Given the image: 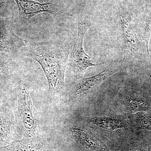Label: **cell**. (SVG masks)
<instances>
[{"label":"cell","mask_w":151,"mask_h":151,"mask_svg":"<svg viewBox=\"0 0 151 151\" xmlns=\"http://www.w3.org/2000/svg\"><path fill=\"white\" fill-rule=\"evenodd\" d=\"M149 151H151V148L150 149V150H149Z\"/></svg>","instance_id":"obj_15"},{"label":"cell","mask_w":151,"mask_h":151,"mask_svg":"<svg viewBox=\"0 0 151 151\" xmlns=\"http://www.w3.org/2000/svg\"><path fill=\"white\" fill-rule=\"evenodd\" d=\"M72 131L80 142L86 147L95 150L97 148V142L88 131L80 128H74Z\"/></svg>","instance_id":"obj_12"},{"label":"cell","mask_w":151,"mask_h":151,"mask_svg":"<svg viewBox=\"0 0 151 151\" xmlns=\"http://www.w3.org/2000/svg\"><path fill=\"white\" fill-rule=\"evenodd\" d=\"M141 39L146 43L147 52L149 56V43L151 37V7L146 11L140 23Z\"/></svg>","instance_id":"obj_11"},{"label":"cell","mask_w":151,"mask_h":151,"mask_svg":"<svg viewBox=\"0 0 151 151\" xmlns=\"http://www.w3.org/2000/svg\"><path fill=\"white\" fill-rule=\"evenodd\" d=\"M43 148L41 143L25 138L21 140H13L8 145L0 147V151H41Z\"/></svg>","instance_id":"obj_7"},{"label":"cell","mask_w":151,"mask_h":151,"mask_svg":"<svg viewBox=\"0 0 151 151\" xmlns=\"http://www.w3.org/2000/svg\"><path fill=\"white\" fill-rule=\"evenodd\" d=\"M12 122L5 109L0 108V142L13 140L11 132Z\"/></svg>","instance_id":"obj_9"},{"label":"cell","mask_w":151,"mask_h":151,"mask_svg":"<svg viewBox=\"0 0 151 151\" xmlns=\"http://www.w3.org/2000/svg\"></svg>","instance_id":"obj_16"},{"label":"cell","mask_w":151,"mask_h":151,"mask_svg":"<svg viewBox=\"0 0 151 151\" xmlns=\"http://www.w3.org/2000/svg\"><path fill=\"white\" fill-rule=\"evenodd\" d=\"M121 63L115 61L97 75L74 80L66 86V90L73 97H82L99 87L100 84L119 70Z\"/></svg>","instance_id":"obj_4"},{"label":"cell","mask_w":151,"mask_h":151,"mask_svg":"<svg viewBox=\"0 0 151 151\" xmlns=\"http://www.w3.org/2000/svg\"><path fill=\"white\" fill-rule=\"evenodd\" d=\"M17 122L25 138L32 139L37 131V122L32 100L27 88L19 84Z\"/></svg>","instance_id":"obj_3"},{"label":"cell","mask_w":151,"mask_h":151,"mask_svg":"<svg viewBox=\"0 0 151 151\" xmlns=\"http://www.w3.org/2000/svg\"><path fill=\"white\" fill-rule=\"evenodd\" d=\"M124 48L129 53H135L142 49V40L136 34L134 25L129 14L126 11L120 13Z\"/></svg>","instance_id":"obj_6"},{"label":"cell","mask_w":151,"mask_h":151,"mask_svg":"<svg viewBox=\"0 0 151 151\" xmlns=\"http://www.w3.org/2000/svg\"><path fill=\"white\" fill-rule=\"evenodd\" d=\"M78 36L73 46L70 49V64L74 73V80L83 78L87 68L98 65L91 61V58L84 50L83 41L87 31L93 22L86 18H78Z\"/></svg>","instance_id":"obj_2"},{"label":"cell","mask_w":151,"mask_h":151,"mask_svg":"<svg viewBox=\"0 0 151 151\" xmlns=\"http://www.w3.org/2000/svg\"><path fill=\"white\" fill-rule=\"evenodd\" d=\"M135 120L139 127L151 131V113L139 112L135 115Z\"/></svg>","instance_id":"obj_13"},{"label":"cell","mask_w":151,"mask_h":151,"mask_svg":"<svg viewBox=\"0 0 151 151\" xmlns=\"http://www.w3.org/2000/svg\"><path fill=\"white\" fill-rule=\"evenodd\" d=\"M70 47L60 40L45 42L25 40L21 53L39 63L48 81L49 92L52 96L65 87V75Z\"/></svg>","instance_id":"obj_1"},{"label":"cell","mask_w":151,"mask_h":151,"mask_svg":"<svg viewBox=\"0 0 151 151\" xmlns=\"http://www.w3.org/2000/svg\"><path fill=\"white\" fill-rule=\"evenodd\" d=\"M125 103L132 113L146 112L151 110V104L141 94H131L127 95Z\"/></svg>","instance_id":"obj_8"},{"label":"cell","mask_w":151,"mask_h":151,"mask_svg":"<svg viewBox=\"0 0 151 151\" xmlns=\"http://www.w3.org/2000/svg\"><path fill=\"white\" fill-rule=\"evenodd\" d=\"M7 60L0 57V78L3 77L10 69L12 64Z\"/></svg>","instance_id":"obj_14"},{"label":"cell","mask_w":151,"mask_h":151,"mask_svg":"<svg viewBox=\"0 0 151 151\" xmlns=\"http://www.w3.org/2000/svg\"><path fill=\"white\" fill-rule=\"evenodd\" d=\"M19 9L21 21L27 22L38 14L47 13L53 15L60 13V8L53 2L41 3L32 0H14Z\"/></svg>","instance_id":"obj_5"},{"label":"cell","mask_w":151,"mask_h":151,"mask_svg":"<svg viewBox=\"0 0 151 151\" xmlns=\"http://www.w3.org/2000/svg\"><path fill=\"white\" fill-rule=\"evenodd\" d=\"M91 122L97 127L106 129L114 130L121 129L125 124L121 119L110 117H97L91 120Z\"/></svg>","instance_id":"obj_10"}]
</instances>
